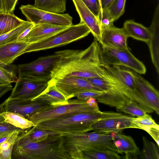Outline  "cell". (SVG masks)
<instances>
[{
	"label": "cell",
	"mask_w": 159,
	"mask_h": 159,
	"mask_svg": "<svg viewBox=\"0 0 159 159\" xmlns=\"http://www.w3.org/2000/svg\"><path fill=\"white\" fill-rule=\"evenodd\" d=\"M100 44L95 40L85 49L59 51L60 56L54 64L51 79L100 78Z\"/></svg>",
	"instance_id": "1"
},
{
	"label": "cell",
	"mask_w": 159,
	"mask_h": 159,
	"mask_svg": "<svg viewBox=\"0 0 159 159\" xmlns=\"http://www.w3.org/2000/svg\"><path fill=\"white\" fill-rule=\"evenodd\" d=\"M11 159H70L64 145L62 135L39 142L30 140L20 132L13 147Z\"/></svg>",
	"instance_id": "2"
},
{
	"label": "cell",
	"mask_w": 159,
	"mask_h": 159,
	"mask_svg": "<svg viewBox=\"0 0 159 159\" xmlns=\"http://www.w3.org/2000/svg\"><path fill=\"white\" fill-rule=\"evenodd\" d=\"M100 75V78L87 79L103 91L97 100L99 102L117 110L130 100L136 102L133 95L108 66L101 63Z\"/></svg>",
	"instance_id": "3"
},
{
	"label": "cell",
	"mask_w": 159,
	"mask_h": 159,
	"mask_svg": "<svg viewBox=\"0 0 159 159\" xmlns=\"http://www.w3.org/2000/svg\"><path fill=\"white\" fill-rule=\"evenodd\" d=\"M113 133L95 131L66 134L62 136L64 148L70 159H76L80 152L86 150H109L116 152L113 142Z\"/></svg>",
	"instance_id": "4"
},
{
	"label": "cell",
	"mask_w": 159,
	"mask_h": 159,
	"mask_svg": "<svg viewBox=\"0 0 159 159\" xmlns=\"http://www.w3.org/2000/svg\"><path fill=\"white\" fill-rule=\"evenodd\" d=\"M101 114L100 111L73 114L43 121L35 126L63 134L82 133L92 130V125L100 117Z\"/></svg>",
	"instance_id": "5"
},
{
	"label": "cell",
	"mask_w": 159,
	"mask_h": 159,
	"mask_svg": "<svg viewBox=\"0 0 159 159\" xmlns=\"http://www.w3.org/2000/svg\"><path fill=\"white\" fill-rule=\"evenodd\" d=\"M99 107L90 106L86 101L78 99L69 100L68 103L50 107L35 113L27 118L35 125L45 121L73 114L99 111Z\"/></svg>",
	"instance_id": "6"
},
{
	"label": "cell",
	"mask_w": 159,
	"mask_h": 159,
	"mask_svg": "<svg viewBox=\"0 0 159 159\" xmlns=\"http://www.w3.org/2000/svg\"><path fill=\"white\" fill-rule=\"evenodd\" d=\"M91 31L84 23L80 21L50 38L43 41L30 43L27 53L47 50L69 44L88 35Z\"/></svg>",
	"instance_id": "7"
},
{
	"label": "cell",
	"mask_w": 159,
	"mask_h": 159,
	"mask_svg": "<svg viewBox=\"0 0 159 159\" xmlns=\"http://www.w3.org/2000/svg\"><path fill=\"white\" fill-rule=\"evenodd\" d=\"M101 62L107 65H116L131 69L141 74L146 73V67L142 62L130 52L128 48L120 49L100 46Z\"/></svg>",
	"instance_id": "8"
},
{
	"label": "cell",
	"mask_w": 159,
	"mask_h": 159,
	"mask_svg": "<svg viewBox=\"0 0 159 159\" xmlns=\"http://www.w3.org/2000/svg\"><path fill=\"white\" fill-rule=\"evenodd\" d=\"M60 56L59 52L52 55L40 57L30 62L18 65L19 77H27L49 81L55 62Z\"/></svg>",
	"instance_id": "9"
},
{
	"label": "cell",
	"mask_w": 159,
	"mask_h": 159,
	"mask_svg": "<svg viewBox=\"0 0 159 159\" xmlns=\"http://www.w3.org/2000/svg\"><path fill=\"white\" fill-rule=\"evenodd\" d=\"M133 117L121 113L102 112L100 117L91 125L92 130L100 133L120 132L125 129L137 128Z\"/></svg>",
	"instance_id": "10"
},
{
	"label": "cell",
	"mask_w": 159,
	"mask_h": 159,
	"mask_svg": "<svg viewBox=\"0 0 159 159\" xmlns=\"http://www.w3.org/2000/svg\"><path fill=\"white\" fill-rule=\"evenodd\" d=\"M20 9L27 21L34 24L48 23L68 26L73 25V18L68 13H53L29 4L22 5Z\"/></svg>",
	"instance_id": "11"
},
{
	"label": "cell",
	"mask_w": 159,
	"mask_h": 159,
	"mask_svg": "<svg viewBox=\"0 0 159 159\" xmlns=\"http://www.w3.org/2000/svg\"><path fill=\"white\" fill-rule=\"evenodd\" d=\"M48 81L27 77H19L9 98L31 100L46 89Z\"/></svg>",
	"instance_id": "12"
},
{
	"label": "cell",
	"mask_w": 159,
	"mask_h": 159,
	"mask_svg": "<svg viewBox=\"0 0 159 159\" xmlns=\"http://www.w3.org/2000/svg\"><path fill=\"white\" fill-rule=\"evenodd\" d=\"M50 81L57 89L68 100L74 97L75 94L84 91H103L85 78L70 77L51 79Z\"/></svg>",
	"instance_id": "13"
},
{
	"label": "cell",
	"mask_w": 159,
	"mask_h": 159,
	"mask_svg": "<svg viewBox=\"0 0 159 159\" xmlns=\"http://www.w3.org/2000/svg\"><path fill=\"white\" fill-rule=\"evenodd\" d=\"M2 112L9 111L20 114L26 118L52 106L47 103L31 100H23L8 98L1 104Z\"/></svg>",
	"instance_id": "14"
},
{
	"label": "cell",
	"mask_w": 159,
	"mask_h": 159,
	"mask_svg": "<svg viewBox=\"0 0 159 159\" xmlns=\"http://www.w3.org/2000/svg\"><path fill=\"white\" fill-rule=\"evenodd\" d=\"M69 27L48 23L34 24L23 41L30 43L41 42L58 34Z\"/></svg>",
	"instance_id": "15"
},
{
	"label": "cell",
	"mask_w": 159,
	"mask_h": 159,
	"mask_svg": "<svg viewBox=\"0 0 159 159\" xmlns=\"http://www.w3.org/2000/svg\"><path fill=\"white\" fill-rule=\"evenodd\" d=\"M136 88L149 106L159 114V93L149 82L131 70Z\"/></svg>",
	"instance_id": "16"
},
{
	"label": "cell",
	"mask_w": 159,
	"mask_h": 159,
	"mask_svg": "<svg viewBox=\"0 0 159 159\" xmlns=\"http://www.w3.org/2000/svg\"><path fill=\"white\" fill-rule=\"evenodd\" d=\"M128 37L123 27L118 28L114 25L101 28V45L120 49L128 48Z\"/></svg>",
	"instance_id": "17"
},
{
	"label": "cell",
	"mask_w": 159,
	"mask_h": 159,
	"mask_svg": "<svg viewBox=\"0 0 159 159\" xmlns=\"http://www.w3.org/2000/svg\"><path fill=\"white\" fill-rule=\"evenodd\" d=\"M80 21L89 28L95 40L99 43L101 39V28L97 18L88 8L82 0H72Z\"/></svg>",
	"instance_id": "18"
},
{
	"label": "cell",
	"mask_w": 159,
	"mask_h": 159,
	"mask_svg": "<svg viewBox=\"0 0 159 159\" xmlns=\"http://www.w3.org/2000/svg\"><path fill=\"white\" fill-rule=\"evenodd\" d=\"M150 39L147 43L152 62L157 73H159V5L157 7L150 26Z\"/></svg>",
	"instance_id": "19"
},
{
	"label": "cell",
	"mask_w": 159,
	"mask_h": 159,
	"mask_svg": "<svg viewBox=\"0 0 159 159\" xmlns=\"http://www.w3.org/2000/svg\"><path fill=\"white\" fill-rule=\"evenodd\" d=\"M30 43L25 41H15L0 46V61L7 65L11 64L21 55L26 53Z\"/></svg>",
	"instance_id": "20"
},
{
	"label": "cell",
	"mask_w": 159,
	"mask_h": 159,
	"mask_svg": "<svg viewBox=\"0 0 159 159\" xmlns=\"http://www.w3.org/2000/svg\"><path fill=\"white\" fill-rule=\"evenodd\" d=\"M31 101L47 103L53 106L66 104L69 100L58 91L50 80L46 89Z\"/></svg>",
	"instance_id": "21"
},
{
	"label": "cell",
	"mask_w": 159,
	"mask_h": 159,
	"mask_svg": "<svg viewBox=\"0 0 159 159\" xmlns=\"http://www.w3.org/2000/svg\"><path fill=\"white\" fill-rule=\"evenodd\" d=\"M113 142L118 153L126 154L139 152V148L133 138L120 132L113 133Z\"/></svg>",
	"instance_id": "22"
},
{
	"label": "cell",
	"mask_w": 159,
	"mask_h": 159,
	"mask_svg": "<svg viewBox=\"0 0 159 159\" xmlns=\"http://www.w3.org/2000/svg\"><path fill=\"white\" fill-rule=\"evenodd\" d=\"M128 37L144 42L147 44L150 38L151 33L148 28L132 20H126L123 27Z\"/></svg>",
	"instance_id": "23"
},
{
	"label": "cell",
	"mask_w": 159,
	"mask_h": 159,
	"mask_svg": "<svg viewBox=\"0 0 159 159\" xmlns=\"http://www.w3.org/2000/svg\"><path fill=\"white\" fill-rule=\"evenodd\" d=\"M122 157L116 152L99 149H89L82 151L76 159H120Z\"/></svg>",
	"instance_id": "24"
},
{
	"label": "cell",
	"mask_w": 159,
	"mask_h": 159,
	"mask_svg": "<svg viewBox=\"0 0 159 159\" xmlns=\"http://www.w3.org/2000/svg\"><path fill=\"white\" fill-rule=\"evenodd\" d=\"M25 21L13 13L0 12V35L12 30Z\"/></svg>",
	"instance_id": "25"
},
{
	"label": "cell",
	"mask_w": 159,
	"mask_h": 159,
	"mask_svg": "<svg viewBox=\"0 0 159 159\" xmlns=\"http://www.w3.org/2000/svg\"><path fill=\"white\" fill-rule=\"evenodd\" d=\"M1 114L3 117L5 122L22 129L26 130L35 125L32 122L18 113L4 111Z\"/></svg>",
	"instance_id": "26"
},
{
	"label": "cell",
	"mask_w": 159,
	"mask_h": 159,
	"mask_svg": "<svg viewBox=\"0 0 159 159\" xmlns=\"http://www.w3.org/2000/svg\"><path fill=\"white\" fill-rule=\"evenodd\" d=\"M24 134L34 142H39L49 138L60 136L62 133L36 127L35 125L23 131Z\"/></svg>",
	"instance_id": "27"
},
{
	"label": "cell",
	"mask_w": 159,
	"mask_h": 159,
	"mask_svg": "<svg viewBox=\"0 0 159 159\" xmlns=\"http://www.w3.org/2000/svg\"><path fill=\"white\" fill-rule=\"evenodd\" d=\"M34 6L49 12L61 14L66 11V0H34Z\"/></svg>",
	"instance_id": "28"
},
{
	"label": "cell",
	"mask_w": 159,
	"mask_h": 159,
	"mask_svg": "<svg viewBox=\"0 0 159 159\" xmlns=\"http://www.w3.org/2000/svg\"><path fill=\"white\" fill-rule=\"evenodd\" d=\"M23 131H14L0 142V159H11L14 143L20 133Z\"/></svg>",
	"instance_id": "29"
},
{
	"label": "cell",
	"mask_w": 159,
	"mask_h": 159,
	"mask_svg": "<svg viewBox=\"0 0 159 159\" xmlns=\"http://www.w3.org/2000/svg\"><path fill=\"white\" fill-rule=\"evenodd\" d=\"M34 24L31 22L25 21L23 24L15 29L0 35V46L16 41L19 36L25 30Z\"/></svg>",
	"instance_id": "30"
},
{
	"label": "cell",
	"mask_w": 159,
	"mask_h": 159,
	"mask_svg": "<svg viewBox=\"0 0 159 159\" xmlns=\"http://www.w3.org/2000/svg\"><path fill=\"white\" fill-rule=\"evenodd\" d=\"M143 148L141 152H139V154L141 158L144 159H159L158 150L156 145L144 136L143 137Z\"/></svg>",
	"instance_id": "31"
},
{
	"label": "cell",
	"mask_w": 159,
	"mask_h": 159,
	"mask_svg": "<svg viewBox=\"0 0 159 159\" xmlns=\"http://www.w3.org/2000/svg\"><path fill=\"white\" fill-rule=\"evenodd\" d=\"M117 110L137 117L143 116L147 113L142 107L132 100L125 103Z\"/></svg>",
	"instance_id": "32"
},
{
	"label": "cell",
	"mask_w": 159,
	"mask_h": 159,
	"mask_svg": "<svg viewBox=\"0 0 159 159\" xmlns=\"http://www.w3.org/2000/svg\"><path fill=\"white\" fill-rule=\"evenodd\" d=\"M126 0H113L107 7L114 21L117 20L124 13Z\"/></svg>",
	"instance_id": "33"
},
{
	"label": "cell",
	"mask_w": 159,
	"mask_h": 159,
	"mask_svg": "<svg viewBox=\"0 0 159 159\" xmlns=\"http://www.w3.org/2000/svg\"><path fill=\"white\" fill-rule=\"evenodd\" d=\"M133 123L137 129L144 130L149 127L158 125L152 116L147 114L141 116L133 117Z\"/></svg>",
	"instance_id": "34"
},
{
	"label": "cell",
	"mask_w": 159,
	"mask_h": 159,
	"mask_svg": "<svg viewBox=\"0 0 159 159\" xmlns=\"http://www.w3.org/2000/svg\"><path fill=\"white\" fill-rule=\"evenodd\" d=\"M101 28H107L114 26V21L107 8L101 9L98 17Z\"/></svg>",
	"instance_id": "35"
},
{
	"label": "cell",
	"mask_w": 159,
	"mask_h": 159,
	"mask_svg": "<svg viewBox=\"0 0 159 159\" xmlns=\"http://www.w3.org/2000/svg\"><path fill=\"white\" fill-rule=\"evenodd\" d=\"M18 78L16 74L10 72L0 66V85L9 84L16 82Z\"/></svg>",
	"instance_id": "36"
},
{
	"label": "cell",
	"mask_w": 159,
	"mask_h": 159,
	"mask_svg": "<svg viewBox=\"0 0 159 159\" xmlns=\"http://www.w3.org/2000/svg\"><path fill=\"white\" fill-rule=\"evenodd\" d=\"M15 130L24 131L25 130L16 127L4 121H0V139L6 138Z\"/></svg>",
	"instance_id": "37"
},
{
	"label": "cell",
	"mask_w": 159,
	"mask_h": 159,
	"mask_svg": "<svg viewBox=\"0 0 159 159\" xmlns=\"http://www.w3.org/2000/svg\"><path fill=\"white\" fill-rule=\"evenodd\" d=\"M82 1L98 19L102 9L100 0H82Z\"/></svg>",
	"instance_id": "38"
},
{
	"label": "cell",
	"mask_w": 159,
	"mask_h": 159,
	"mask_svg": "<svg viewBox=\"0 0 159 159\" xmlns=\"http://www.w3.org/2000/svg\"><path fill=\"white\" fill-rule=\"evenodd\" d=\"M103 91H88L75 94L74 97L77 99L86 101L90 98H93L96 100L103 93Z\"/></svg>",
	"instance_id": "39"
},
{
	"label": "cell",
	"mask_w": 159,
	"mask_h": 159,
	"mask_svg": "<svg viewBox=\"0 0 159 159\" xmlns=\"http://www.w3.org/2000/svg\"><path fill=\"white\" fill-rule=\"evenodd\" d=\"M146 131L153 138L156 142L158 147H159V125L152 126L146 129Z\"/></svg>",
	"instance_id": "40"
},
{
	"label": "cell",
	"mask_w": 159,
	"mask_h": 159,
	"mask_svg": "<svg viewBox=\"0 0 159 159\" xmlns=\"http://www.w3.org/2000/svg\"><path fill=\"white\" fill-rule=\"evenodd\" d=\"M4 12L13 13L18 0H2Z\"/></svg>",
	"instance_id": "41"
},
{
	"label": "cell",
	"mask_w": 159,
	"mask_h": 159,
	"mask_svg": "<svg viewBox=\"0 0 159 159\" xmlns=\"http://www.w3.org/2000/svg\"><path fill=\"white\" fill-rule=\"evenodd\" d=\"M0 66L8 71L16 74L17 71L16 66L12 64L7 65L0 61Z\"/></svg>",
	"instance_id": "42"
},
{
	"label": "cell",
	"mask_w": 159,
	"mask_h": 159,
	"mask_svg": "<svg viewBox=\"0 0 159 159\" xmlns=\"http://www.w3.org/2000/svg\"><path fill=\"white\" fill-rule=\"evenodd\" d=\"M12 86L11 84L4 85H0V98L8 92L12 90Z\"/></svg>",
	"instance_id": "43"
},
{
	"label": "cell",
	"mask_w": 159,
	"mask_h": 159,
	"mask_svg": "<svg viewBox=\"0 0 159 159\" xmlns=\"http://www.w3.org/2000/svg\"><path fill=\"white\" fill-rule=\"evenodd\" d=\"M34 25L25 30L18 37L16 41H24L25 37L30 32Z\"/></svg>",
	"instance_id": "44"
},
{
	"label": "cell",
	"mask_w": 159,
	"mask_h": 159,
	"mask_svg": "<svg viewBox=\"0 0 159 159\" xmlns=\"http://www.w3.org/2000/svg\"><path fill=\"white\" fill-rule=\"evenodd\" d=\"M113 0H100L101 8H107Z\"/></svg>",
	"instance_id": "45"
},
{
	"label": "cell",
	"mask_w": 159,
	"mask_h": 159,
	"mask_svg": "<svg viewBox=\"0 0 159 159\" xmlns=\"http://www.w3.org/2000/svg\"><path fill=\"white\" fill-rule=\"evenodd\" d=\"M0 12H4L2 0H0Z\"/></svg>",
	"instance_id": "46"
},
{
	"label": "cell",
	"mask_w": 159,
	"mask_h": 159,
	"mask_svg": "<svg viewBox=\"0 0 159 159\" xmlns=\"http://www.w3.org/2000/svg\"><path fill=\"white\" fill-rule=\"evenodd\" d=\"M1 105H0V121H4V119L3 117L1 114V113L2 112L1 109Z\"/></svg>",
	"instance_id": "47"
}]
</instances>
